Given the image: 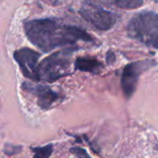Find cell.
Returning a JSON list of instances; mask_svg holds the SVG:
<instances>
[{"instance_id": "cell-13", "label": "cell", "mask_w": 158, "mask_h": 158, "mask_svg": "<svg viewBox=\"0 0 158 158\" xmlns=\"http://www.w3.org/2000/svg\"><path fill=\"white\" fill-rule=\"evenodd\" d=\"M115 54L112 52V51H108L107 52V55H106V61L107 63H113L115 61Z\"/></svg>"}, {"instance_id": "cell-9", "label": "cell", "mask_w": 158, "mask_h": 158, "mask_svg": "<svg viewBox=\"0 0 158 158\" xmlns=\"http://www.w3.org/2000/svg\"><path fill=\"white\" fill-rule=\"evenodd\" d=\"M33 158H49L53 153V144H47L42 147H31Z\"/></svg>"}, {"instance_id": "cell-5", "label": "cell", "mask_w": 158, "mask_h": 158, "mask_svg": "<svg viewBox=\"0 0 158 158\" xmlns=\"http://www.w3.org/2000/svg\"><path fill=\"white\" fill-rule=\"evenodd\" d=\"M156 65V60L145 59L142 61L130 63L124 68L121 76V87L125 96L128 99H130L134 94L141 74L148 70L149 69L155 67Z\"/></svg>"}, {"instance_id": "cell-11", "label": "cell", "mask_w": 158, "mask_h": 158, "mask_svg": "<svg viewBox=\"0 0 158 158\" xmlns=\"http://www.w3.org/2000/svg\"><path fill=\"white\" fill-rule=\"evenodd\" d=\"M21 150H22V147L20 145H14V144H10V143H6L4 146V149H3L4 153L9 156L20 153Z\"/></svg>"}, {"instance_id": "cell-14", "label": "cell", "mask_w": 158, "mask_h": 158, "mask_svg": "<svg viewBox=\"0 0 158 158\" xmlns=\"http://www.w3.org/2000/svg\"><path fill=\"white\" fill-rule=\"evenodd\" d=\"M51 1V3L53 4V5H58V4H60L63 0H50Z\"/></svg>"}, {"instance_id": "cell-8", "label": "cell", "mask_w": 158, "mask_h": 158, "mask_svg": "<svg viewBox=\"0 0 158 158\" xmlns=\"http://www.w3.org/2000/svg\"><path fill=\"white\" fill-rule=\"evenodd\" d=\"M75 69L83 72L98 74L104 68L103 64L94 57H78L75 60Z\"/></svg>"}, {"instance_id": "cell-2", "label": "cell", "mask_w": 158, "mask_h": 158, "mask_svg": "<svg viewBox=\"0 0 158 158\" xmlns=\"http://www.w3.org/2000/svg\"><path fill=\"white\" fill-rule=\"evenodd\" d=\"M128 34L143 44L158 49V14L143 11L134 16L128 27Z\"/></svg>"}, {"instance_id": "cell-4", "label": "cell", "mask_w": 158, "mask_h": 158, "mask_svg": "<svg viewBox=\"0 0 158 158\" xmlns=\"http://www.w3.org/2000/svg\"><path fill=\"white\" fill-rule=\"evenodd\" d=\"M80 13L91 25L102 31L110 30L117 21V16L114 13L90 2L82 5Z\"/></svg>"}, {"instance_id": "cell-7", "label": "cell", "mask_w": 158, "mask_h": 158, "mask_svg": "<svg viewBox=\"0 0 158 158\" xmlns=\"http://www.w3.org/2000/svg\"><path fill=\"white\" fill-rule=\"evenodd\" d=\"M21 88L24 91L37 96V104L40 106V108L44 110L51 108L52 106L59 100V94L53 91L47 85L34 84L30 81H25L22 83Z\"/></svg>"}, {"instance_id": "cell-1", "label": "cell", "mask_w": 158, "mask_h": 158, "mask_svg": "<svg viewBox=\"0 0 158 158\" xmlns=\"http://www.w3.org/2000/svg\"><path fill=\"white\" fill-rule=\"evenodd\" d=\"M24 31L33 45L46 53L60 46L74 44L78 41H94L83 29L65 24L54 18L30 20L24 24Z\"/></svg>"}, {"instance_id": "cell-12", "label": "cell", "mask_w": 158, "mask_h": 158, "mask_svg": "<svg viewBox=\"0 0 158 158\" xmlns=\"http://www.w3.org/2000/svg\"><path fill=\"white\" fill-rule=\"evenodd\" d=\"M70 152L72 154L78 156L80 158H91V156L87 154V152L81 147H71Z\"/></svg>"}, {"instance_id": "cell-10", "label": "cell", "mask_w": 158, "mask_h": 158, "mask_svg": "<svg viewBox=\"0 0 158 158\" xmlns=\"http://www.w3.org/2000/svg\"><path fill=\"white\" fill-rule=\"evenodd\" d=\"M114 4L121 8L133 9L143 6V0H114Z\"/></svg>"}, {"instance_id": "cell-3", "label": "cell", "mask_w": 158, "mask_h": 158, "mask_svg": "<svg viewBox=\"0 0 158 158\" xmlns=\"http://www.w3.org/2000/svg\"><path fill=\"white\" fill-rule=\"evenodd\" d=\"M74 49L56 52L44 58L38 66L39 81L54 82L70 74L71 56Z\"/></svg>"}, {"instance_id": "cell-6", "label": "cell", "mask_w": 158, "mask_h": 158, "mask_svg": "<svg viewBox=\"0 0 158 158\" xmlns=\"http://www.w3.org/2000/svg\"><path fill=\"white\" fill-rule=\"evenodd\" d=\"M40 54L32 49L24 47L14 52V59L20 68L24 77L33 81H39L38 78V60Z\"/></svg>"}]
</instances>
